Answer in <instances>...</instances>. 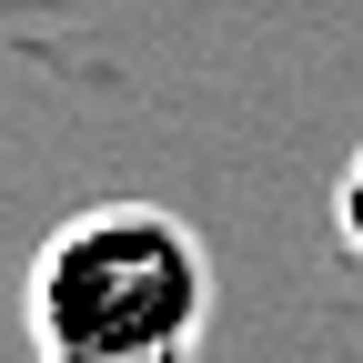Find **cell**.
Masks as SVG:
<instances>
[{"instance_id": "cell-1", "label": "cell", "mask_w": 363, "mask_h": 363, "mask_svg": "<svg viewBox=\"0 0 363 363\" xmlns=\"http://www.w3.org/2000/svg\"><path fill=\"white\" fill-rule=\"evenodd\" d=\"M21 323L40 363H202L212 252L162 202H91L30 252Z\"/></svg>"}, {"instance_id": "cell-2", "label": "cell", "mask_w": 363, "mask_h": 363, "mask_svg": "<svg viewBox=\"0 0 363 363\" xmlns=\"http://www.w3.org/2000/svg\"><path fill=\"white\" fill-rule=\"evenodd\" d=\"M333 222H343V242L363 252V152L343 162V182H333Z\"/></svg>"}]
</instances>
